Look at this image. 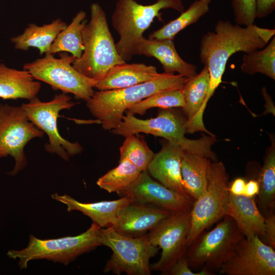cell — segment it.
Returning <instances> with one entry per match:
<instances>
[{
	"instance_id": "6da1fadb",
	"label": "cell",
	"mask_w": 275,
	"mask_h": 275,
	"mask_svg": "<svg viewBox=\"0 0 275 275\" xmlns=\"http://www.w3.org/2000/svg\"><path fill=\"white\" fill-rule=\"evenodd\" d=\"M274 34V29L262 28L254 24L241 27L229 21L219 20L214 32L203 36L200 42V59L210 75L205 107L222 82L229 58L237 52L249 53L263 48Z\"/></svg>"
},
{
	"instance_id": "7a4b0ae2",
	"label": "cell",
	"mask_w": 275,
	"mask_h": 275,
	"mask_svg": "<svg viewBox=\"0 0 275 275\" xmlns=\"http://www.w3.org/2000/svg\"><path fill=\"white\" fill-rule=\"evenodd\" d=\"M187 78L163 72L155 79L133 86L95 92L86 105L104 130H112L118 126L130 106L159 92L181 90Z\"/></svg>"
},
{
	"instance_id": "3957f363",
	"label": "cell",
	"mask_w": 275,
	"mask_h": 275,
	"mask_svg": "<svg viewBox=\"0 0 275 275\" xmlns=\"http://www.w3.org/2000/svg\"><path fill=\"white\" fill-rule=\"evenodd\" d=\"M84 49L73 67L85 76L98 81L114 66L124 62L119 56L106 15L97 3L90 6V19L82 31Z\"/></svg>"
},
{
	"instance_id": "277c9868",
	"label": "cell",
	"mask_w": 275,
	"mask_h": 275,
	"mask_svg": "<svg viewBox=\"0 0 275 275\" xmlns=\"http://www.w3.org/2000/svg\"><path fill=\"white\" fill-rule=\"evenodd\" d=\"M186 119L169 109H164L153 118L143 120L130 114L124 115L118 126L112 130L114 134L126 137L131 134L145 133L161 137L176 143L186 152L216 161L212 150L216 142L214 135L203 134L196 140L186 138Z\"/></svg>"
},
{
	"instance_id": "5b68a950",
	"label": "cell",
	"mask_w": 275,
	"mask_h": 275,
	"mask_svg": "<svg viewBox=\"0 0 275 275\" xmlns=\"http://www.w3.org/2000/svg\"><path fill=\"white\" fill-rule=\"evenodd\" d=\"M172 9L180 13L184 11L182 0H157L144 5L135 0H117L112 16V24L119 36L116 44L117 51L125 62L134 56L136 45L155 17L162 21L161 10Z\"/></svg>"
},
{
	"instance_id": "8992f818",
	"label": "cell",
	"mask_w": 275,
	"mask_h": 275,
	"mask_svg": "<svg viewBox=\"0 0 275 275\" xmlns=\"http://www.w3.org/2000/svg\"><path fill=\"white\" fill-rule=\"evenodd\" d=\"M100 228L93 223L79 235L56 239H41L31 235L25 248L9 250L7 255L11 258L19 259L18 264L21 269L26 268L30 261L37 259H47L67 265L79 256L102 245Z\"/></svg>"
},
{
	"instance_id": "52a82bcc",
	"label": "cell",
	"mask_w": 275,
	"mask_h": 275,
	"mask_svg": "<svg viewBox=\"0 0 275 275\" xmlns=\"http://www.w3.org/2000/svg\"><path fill=\"white\" fill-rule=\"evenodd\" d=\"M222 219L213 229L202 232L187 247L185 255L191 269L204 267L213 273L219 271L244 237L232 217L226 215Z\"/></svg>"
},
{
	"instance_id": "ba28073f",
	"label": "cell",
	"mask_w": 275,
	"mask_h": 275,
	"mask_svg": "<svg viewBox=\"0 0 275 275\" xmlns=\"http://www.w3.org/2000/svg\"><path fill=\"white\" fill-rule=\"evenodd\" d=\"M102 245L111 249L113 254L104 268V272L119 275H150V260L157 255L159 248L153 245L147 234L128 237L117 232L113 227L100 228Z\"/></svg>"
},
{
	"instance_id": "9c48e42d",
	"label": "cell",
	"mask_w": 275,
	"mask_h": 275,
	"mask_svg": "<svg viewBox=\"0 0 275 275\" xmlns=\"http://www.w3.org/2000/svg\"><path fill=\"white\" fill-rule=\"evenodd\" d=\"M76 58L66 53L60 58L47 53L31 62L25 63L23 69L37 80L47 84L56 90L73 94L75 98L88 101L93 95L97 81L87 77L72 66Z\"/></svg>"
},
{
	"instance_id": "30bf717a",
	"label": "cell",
	"mask_w": 275,
	"mask_h": 275,
	"mask_svg": "<svg viewBox=\"0 0 275 275\" xmlns=\"http://www.w3.org/2000/svg\"><path fill=\"white\" fill-rule=\"evenodd\" d=\"M229 175L221 161L211 162L206 192L194 201L191 225L186 239L189 246L205 229L226 215L229 191Z\"/></svg>"
},
{
	"instance_id": "8fae6325",
	"label": "cell",
	"mask_w": 275,
	"mask_h": 275,
	"mask_svg": "<svg viewBox=\"0 0 275 275\" xmlns=\"http://www.w3.org/2000/svg\"><path fill=\"white\" fill-rule=\"evenodd\" d=\"M71 99L67 94L62 93L47 102L42 101L37 96L20 106L28 119L47 135L48 143L45 144V150L66 161L70 156L80 154L84 150L78 142H71L62 137L58 128L60 112L69 109L77 104Z\"/></svg>"
},
{
	"instance_id": "7c38bea8",
	"label": "cell",
	"mask_w": 275,
	"mask_h": 275,
	"mask_svg": "<svg viewBox=\"0 0 275 275\" xmlns=\"http://www.w3.org/2000/svg\"><path fill=\"white\" fill-rule=\"evenodd\" d=\"M44 135L28 119L20 106L0 104V158L11 156L15 160L9 175L15 176L26 167L25 146L32 139Z\"/></svg>"
},
{
	"instance_id": "4fadbf2b",
	"label": "cell",
	"mask_w": 275,
	"mask_h": 275,
	"mask_svg": "<svg viewBox=\"0 0 275 275\" xmlns=\"http://www.w3.org/2000/svg\"><path fill=\"white\" fill-rule=\"evenodd\" d=\"M191 225V209L172 213L149 231L150 242L161 250L158 261L150 265L151 270L166 274L186 253L187 237Z\"/></svg>"
},
{
	"instance_id": "5bb4252c",
	"label": "cell",
	"mask_w": 275,
	"mask_h": 275,
	"mask_svg": "<svg viewBox=\"0 0 275 275\" xmlns=\"http://www.w3.org/2000/svg\"><path fill=\"white\" fill-rule=\"evenodd\" d=\"M218 272L227 275H274V249L258 236L243 237Z\"/></svg>"
},
{
	"instance_id": "9a60e30c",
	"label": "cell",
	"mask_w": 275,
	"mask_h": 275,
	"mask_svg": "<svg viewBox=\"0 0 275 275\" xmlns=\"http://www.w3.org/2000/svg\"><path fill=\"white\" fill-rule=\"evenodd\" d=\"M120 196L133 202L152 204L171 213L190 210L194 202L154 180L147 170L142 171Z\"/></svg>"
},
{
	"instance_id": "2e32d148",
	"label": "cell",
	"mask_w": 275,
	"mask_h": 275,
	"mask_svg": "<svg viewBox=\"0 0 275 275\" xmlns=\"http://www.w3.org/2000/svg\"><path fill=\"white\" fill-rule=\"evenodd\" d=\"M184 151L180 145L167 141L161 149L154 154L147 171L153 178L166 187L193 199L187 191L182 178L181 163Z\"/></svg>"
},
{
	"instance_id": "e0dca14e",
	"label": "cell",
	"mask_w": 275,
	"mask_h": 275,
	"mask_svg": "<svg viewBox=\"0 0 275 275\" xmlns=\"http://www.w3.org/2000/svg\"><path fill=\"white\" fill-rule=\"evenodd\" d=\"M210 82L209 70L206 66L200 73L187 77L181 89L184 105L183 112L186 116V133L192 134L204 131L211 135L205 127L203 115L205 109V101Z\"/></svg>"
},
{
	"instance_id": "ac0fdd59",
	"label": "cell",
	"mask_w": 275,
	"mask_h": 275,
	"mask_svg": "<svg viewBox=\"0 0 275 275\" xmlns=\"http://www.w3.org/2000/svg\"><path fill=\"white\" fill-rule=\"evenodd\" d=\"M171 213L152 204L132 202L124 208L112 227L121 235L141 237L147 235Z\"/></svg>"
},
{
	"instance_id": "d6986e66",
	"label": "cell",
	"mask_w": 275,
	"mask_h": 275,
	"mask_svg": "<svg viewBox=\"0 0 275 275\" xmlns=\"http://www.w3.org/2000/svg\"><path fill=\"white\" fill-rule=\"evenodd\" d=\"M174 39L143 38L139 42L134 50V55L154 57L159 61L166 73H178L190 77L197 75V68L184 61L178 53Z\"/></svg>"
},
{
	"instance_id": "ffe728a7",
	"label": "cell",
	"mask_w": 275,
	"mask_h": 275,
	"mask_svg": "<svg viewBox=\"0 0 275 275\" xmlns=\"http://www.w3.org/2000/svg\"><path fill=\"white\" fill-rule=\"evenodd\" d=\"M51 198L66 205L68 212H81L101 228L113 227L124 208L133 202L128 197H122L112 201L81 203L68 195H60L57 193L52 194Z\"/></svg>"
},
{
	"instance_id": "44dd1931",
	"label": "cell",
	"mask_w": 275,
	"mask_h": 275,
	"mask_svg": "<svg viewBox=\"0 0 275 275\" xmlns=\"http://www.w3.org/2000/svg\"><path fill=\"white\" fill-rule=\"evenodd\" d=\"M161 74L154 66L124 62L110 69L104 77L97 81L95 88L99 91L123 89L153 80Z\"/></svg>"
},
{
	"instance_id": "7402d4cb",
	"label": "cell",
	"mask_w": 275,
	"mask_h": 275,
	"mask_svg": "<svg viewBox=\"0 0 275 275\" xmlns=\"http://www.w3.org/2000/svg\"><path fill=\"white\" fill-rule=\"evenodd\" d=\"M226 215L233 219L244 237H260L263 234L265 217L257 207L254 197L229 193Z\"/></svg>"
},
{
	"instance_id": "603a6c76",
	"label": "cell",
	"mask_w": 275,
	"mask_h": 275,
	"mask_svg": "<svg viewBox=\"0 0 275 275\" xmlns=\"http://www.w3.org/2000/svg\"><path fill=\"white\" fill-rule=\"evenodd\" d=\"M41 87L40 82L27 71L0 63V98L30 100L37 96Z\"/></svg>"
},
{
	"instance_id": "cb8c5ba5",
	"label": "cell",
	"mask_w": 275,
	"mask_h": 275,
	"mask_svg": "<svg viewBox=\"0 0 275 275\" xmlns=\"http://www.w3.org/2000/svg\"><path fill=\"white\" fill-rule=\"evenodd\" d=\"M67 25L60 18L41 26L30 23L22 34L11 37L10 41L16 49L27 51L33 47L38 49L40 55L46 54L49 53L58 35Z\"/></svg>"
},
{
	"instance_id": "d4e9b609",
	"label": "cell",
	"mask_w": 275,
	"mask_h": 275,
	"mask_svg": "<svg viewBox=\"0 0 275 275\" xmlns=\"http://www.w3.org/2000/svg\"><path fill=\"white\" fill-rule=\"evenodd\" d=\"M211 160L206 157L184 151L181 172L185 187L195 201L206 191Z\"/></svg>"
},
{
	"instance_id": "484cf974",
	"label": "cell",
	"mask_w": 275,
	"mask_h": 275,
	"mask_svg": "<svg viewBox=\"0 0 275 275\" xmlns=\"http://www.w3.org/2000/svg\"><path fill=\"white\" fill-rule=\"evenodd\" d=\"M86 13L79 11L71 22L57 36L51 45L49 53L69 52L76 59L81 56L84 47L82 31L87 23Z\"/></svg>"
},
{
	"instance_id": "4316f807",
	"label": "cell",
	"mask_w": 275,
	"mask_h": 275,
	"mask_svg": "<svg viewBox=\"0 0 275 275\" xmlns=\"http://www.w3.org/2000/svg\"><path fill=\"white\" fill-rule=\"evenodd\" d=\"M211 0H195L177 18L169 22L148 36L149 39H174L176 35L187 26L195 23L208 12Z\"/></svg>"
},
{
	"instance_id": "83f0119b",
	"label": "cell",
	"mask_w": 275,
	"mask_h": 275,
	"mask_svg": "<svg viewBox=\"0 0 275 275\" xmlns=\"http://www.w3.org/2000/svg\"><path fill=\"white\" fill-rule=\"evenodd\" d=\"M258 182L259 203L264 216L274 212L275 202V148L272 145L265 158Z\"/></svg>"
},
{
	"instance_id": "f1b7e54d",
	"label": "cell",
	"mask_w": 275,
	"mask_h": 275,
	"mask_svg": "<svg viewBox=\"0 0 275 275\" xmlns=\"http://www.w3.org/2000/svg\"><path fill=\"white\" fill-rule=\"evenodd\" d=\"M141 171L128 160L119 161L118 166L100 177L96 183L109 193L120 196L138 177Z\"/></svg>"
},
{
	"instance_id": "f546056e",
	"label": "cell",
	"mask_w": 275,
	"mask_h": 275,
	"mask_svg": "<svg viewBox=\"0 0 275 275\" xmlns=\"http://www.w3.org/2000/svg\"><path fill=\"white\" fill-rule=\"evenodd\" d=\"M241 71L252 75L262 73L275 79V37L263 49L244 53L242 58Z\"/></svg>"
},
{
	"instance_id": "4dcf8cb0",
	"label": "cell",
	"mask_w": 275,
	"mask_h": 275,
	"mask_svg": "<svg viewBox=\"0 0 275 275\" xmlns=\"http://www.w3.org/2000/svg\"><path fill=\"white\" fill-rule=\"evenodd\" d=\"M119 150V161L128 160L141 172L147 170L155 154L146 142L139 138L138 134L125 137Z\"/></svg>"
},
{
	"instance_id": "1f68e13d",
	"label": "cell",
	"mask_w": 275,
	"mask_h": 275,
	"mask_svg": "<svg viewBox=\"0 0 275 275\" xmlns=\"http://www.w3.org/2000/svg\"><path fill=\"white\" fill-rule=\"evenodd\" d=\"M184 105L181 90H171L159 92L141 100L128 108L126 113L132 115H143L153 107L170 109L183 107Z\"/></svg>"
},
{
	"instance_id": "d6a6232c",
	"label": "cell",
	"mask_w": 275,
	"mask_h": 275,
	"mask_svg": "<svg viewBox=\"0 0 275 275\" xmlns=\"http://www.w3.org/2000/svg\"><path fill=\"white\" fill-rule=\"evenodd\" d=\"M231 5L237 24L249 26L256 18V0H232Z\"/></svg>"
},
{
	"instance_id": "836d02e7",
	"label": "cell",
	"mask_w": 275,
	"mask_h": 275,
	"mask_svg": "<svg viewBox=\"0 0 275 275\" xmlns=\"http://www.w3.org/2000/svg\"><path fill=\"white\" fill-rule=\"evenodd\" d=\"M168 275H212L205 267H203L200 271L195 272L189 267L186 258L184 255L178 260L167 272Z\"/></svg>"
},
{
	"instance_id": "e575fe53",
	"label": "cell",
	"mask_w": 275,
	"mask_h": 275,
	"mask_svg": "<svg viewBox=\"0 0 275 275\" xmlns=\"http://www.w3.org/2000/svg\"><path fill=\"white\" fill-rule=\"evenodd\" d=\"M265 227L263 234L259 237L266 244L275 249V215L274 212L265 216Z\"/></svg>"
},
{
	"instance_id": "d590c367",
	"label": "cell",
	"mask_w": 275,
	"mask_h": 275,
	"mask_svg": "<svg viewBox=\"0 0 275 275\" xmlns=\"http://www.w3.org/2000/svg\"><path fill=\"white\" fill-rule=\"evenodd\" d=\"M275 8V0H256V18H262L271 14Z\"/></svg>"
},
{
	"instance_id": "8d00e7d4",
	"label": "cell",
	"mask_w": 275,
	"mask_h": 275,
	"mask_svg": "<svg viewBox=\"0 0 275 275\" xmlns=\"http://www.w3.org/2000/svg\"><path fill=\"white\" fill-rule=\"evenodd\" d=\"M228 190L234 195L245 196L246 182L242 178H236L229 185Z\"/></svg>"
},
{
	"instance_id": "74e56055",
	"label": "cell",
	"mask_w": 275,
	"mask_h": 275,
	"mask_svg": "<svg viewBox=\"0 0 275 275\" xmlns=\"http://www.w3.org/2000/svg\"><path fill=\"white\" fill-rule=\"evenodd\" d=\"M259 191L258 181L251 180L246 182V190L245 196L249 197H254L257 196Z\"/></svg>"
}]
</instances>
